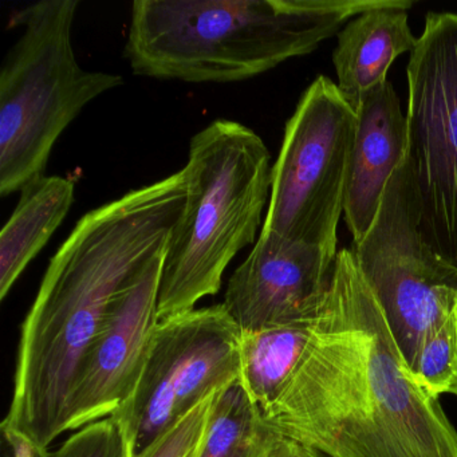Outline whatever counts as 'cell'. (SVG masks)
<instances>
[{
    "label": "cell",
    "mask_w": 457,
    "mask_h": 457,
    "mask_svg": "<svg viewBox=\"0 0 457 457\" xmlns=\"http://www.w3.org/2000/svg\"><path fill=\"white\" fill-rule=\"evenodd\" d=\"M263 416L317 457H457L456 428L414 381L347 248L306 353Z\"/></svg>",
    "instance_id": "obj_1"
},
{
    "label": "cell",
    "mask_w": 457,
    "mask_h": 457,
    "mask_svg": "<svg viewBox=\"0 0 457 457\" xmlns=\"http://www.w3.org/2000/svg\"><path fill=\"white\" fill-rule=\"evenodd\" d=\"M183 170L79 219L42 278L21 328L2 427L41 449L62 435L79 365L117 296L167 250L186 202Z\"/></svg>",
    "instance_id": "obj_2"
},
{
    "label": "cell",
    "mask_w": 457,
    "mask_h": 457,
    "mask_svg": "<svg viewBox=\"0 0 457 457\" xmlns=\"http://www.w3.org/2000/svg\"><path fill=\"white\" fill-rule=\"evenodd\" d=\"M392 0H137L124 57L133 73L189 84L261 76L310 54L353 17Z\"/></svg>",
    "instance_id": "obj_3"
},
{
    "label": "cell",
    "mask_w": 457,
    "mask_h": 457,
    "mask_svg": "<svg viewBox=\"0 0 457 457\" xmlns=\"http://www.w3.org/2000/svg\"><path fill=\"white\" fill-rule=\"evenodd\" d=\"M187 195L160 278L159 320L216 295L232 259L255 242L271 192V154L258 133L216 120L189 143Z\"/></svg>",
    "instance_id": "obj_4"
},
{
    "label": "cell",
    "mask_w": 457,
    "mask_h": 457,
    "mask_svg": "<svg viewBox=\"0 0 457 457\" xmlns=\"http://www.w3.org/2000/svg\"><path fill=\"white\" fill-rule=\"evenodd\" d=\"M79 0H41L12 14L21 28L0 71V195L44 178L66 128L96 98L124 84L119 74L90 71L74 52Z\"/></svg>",
    "instance_id": "obj_5"
},
{
    "label": "cell",
    "mask_w": 457,
    "mask_h": 457,
    "mask_svg": "<svg viewBox=\"0 0 457 457\" xmlns=\"http://www.w3.org/2000/svg\"><path fill=\"white\" fill-rule=\"evenodd\" d=\"M355 132L352 106L330 79L318 77L286 124L262 231L338 255L337 228Z\"/></svg>",
    "instance_id": "obj_6"
},
{
    "label": "cell",
    "mask_w": 457,
    "mask_h": 457,
    "mask_svg": "<svg viewBox=\"0 0 457 457\" xmlns=\"http://www.w3.org/2000/svg\"><path fill=\"white\" fill-rule=\"evenodd\" d=\"M406 73L405 164L417 231L457 269V14L427 15Z\"/></svg>",
    "instance_id": "obj_7"
},
{
    "label": "cell",
    "mask_w": 457,
    "mask_h": 457,
    "mask_svg": "<svg viewBox=\"0 0 457 457\" xmlns=\"http://www.w3.org/2000/svg\"><path fill=\"white\" fill-rule=\"evenodd\" d=\"M242 330L223 304L159 320L132 397L113 414L132 457L213 393L240 378Z\"/></svg>",
    "instance_id": "obj_8"
},
{
    "label": "cell",
    "mask_w": 457,
    "mask_h": 457,
    "mask_svg": "<svg viewBox=\"0 0 457 457\" xmlns=\"http://www.w3.org/2000/svg\"><path fill=\"white\" fill-rule=\"evenodd\" d=\"M352 253L408 365L422 338L456 312L457 269L417 231L405 162L390 179L373 227L353 242Z\"/></svg>",
    "instance_id": "obj_9"
},
{
    "label": "cell",
    "mask_w": 457,
    "mask_h": 457,
    "mask_svg": "<svg viewBox=\"0 0 457 457\" xmlns=\"http://www.w3.org/2000/svg\"><path fill=\"white\" fill-rule=\"evenodd\" d=\"M164 253L117 296L77 371L66 401L63 432L113 416L135 392L159 323Z\"/></svg>",
    "instance_id": "obj_10"
},
{
    "label": "cell",
    "mask_w": 457,
    "mask_h": 457,
    "mask_svg": "<svg viewBox=\"0 0 457 457\" xmlns=\"http://www.w3.org/2000/svg\"><path fill=\"white\" fill-rule=\"evenodd\" d=\"M336 262L322 248L262 231L229 278L221 304L242 333L315 318Z\"/></svg>",
    "instance_id": "obj_11"
},
{
    "label": "cell",
    "mask_w": 457,
    "mask_h": 457,
    "mask_svg": "<svg viewBox=\"0 0 457 457\" xmlns=\"http://www.w3.org/2000/svg\"><path fill=\"white\" fill-rule=\"evenodd\" d=\"M355 114L344 215L353 242H360L376 221L390 179L405 162L408 121L389 81L363 95Z\"/></svg>",
    "instance_id": "obj_12"
},
{
    "label": "cell",
    "mask_w": 457,
    "mask_h": 457,
    "mask_svg": "<svg viewBox=\"0 0 457 457\" xmlns=\"http://www.w3.org/2000/svg\"><path fill=\"white\" fill-rule=\"evenodd\" d=\"M409 0H392L347 22L338 34L333 63L339 93L357 111L361 98L386 82V74L398 55L411 53L419 38L408 23Z\"/></svg>",
    "instance_id": "obj_13"
},
{
    "label": "cell",
    "mask_w": 457,
    "mask_h": 457,
    "mask_svg": "<svg viewBox=\"0 0 457 457\" xmlns=\"http://www.w3.org/2000/svg\"><path fill=\"white\" fill-rule=\"evenodd\" d=\"M74 200L76 184L61 176H44L21 191L20 202L0 232L2 301L65 220Z\"/></svg>",
    "instance_id": "obj_14"
},
{
    "label": "cell",
    "mask_w": 457,
    "mask_h": 457,
    "mask_svg": "<svg viewBox=\"0 0 457 457\" xmlns=\"http://www.w3.org/2000/svg\"><path fill=\"white\" fill-rule=\"evenodd\" d=\"M315 320L317 317L242 333L239 379L262 411L277 400L301 362L312 339Z\"/></svg>",
    "instance_id": "obj_15"
},
{
    "label": "cell",
    "mask_w": 457,
    "mask_h": 457,
    "mask_svg": "<svg viewBox=\"0 0 457 457\" xmlns=\"http://www.w3.org/2000/svg\"><path fill=\"white\" fill-rule=\"evenodd\" d=\"M279 437L237 379L216 393L199 457H266Z\"/></svg>",
    "instance_id": "obj_16"
},
{
    "label": "cell",
    "mask_w": 457,
    "mask_h": 457,
    "mask_svg": "<svg viewBox=\"0 0 457 457\" xmlns=\"http://www.w3.org/2000/svg\"><path fill=\"white\" fill-rule=\"evenodd\" d=\"M408 369L429 395L449 393L457 378V310L422 338Z\"/></svg>",
    "instance_id": "obj_17"
},
{
    "label": "cell",
    "mask_w": 457,
    "mask_h": 457,
    "mask_svg": "<svg viewBox=\"0 0 457 457\" xmlns=\"http://www.w3.org/2000/svg\"><path fill=\"white\" fill-rule=\"evenodd\" d=\"M44 457H132V448L121 425L111 416L76 430L54 451L46 449Z\"/></svg>",
    "instance_id": "obj_18"
},
{
    "label": "cell",
    "mask_w": 457,
    "mask_h": 457,
    "mask_svg": "<svg viewBox=\"0 0 457 457\" xmlns=\"http://www.w3.org/2000/svg\"><path fill=\"white\" fill-rule=\"evenodd\" d=\"M216 393L202 401L172 429L135 457H199Z\"/></svg>",
    "instance_id": "obj_19"
},
{
    "label": "cell",
    "mask_w": 457,
    "mask_h": 457,
    "mask_svg": "<svg viewBox=\"0 0 457 457\" xmlns=\"http://www.w3.org/2000/svg\"><path fill=\"white\" fill-rule=\"evenodd\" d=\"M2 433H4L7 448L10 449L9 457H44V452L46 449H41L34 445L31 441H29L25 436L21 435L17 430L2 428Z\"/></svg>",
    "instance_id": "obj_20"
},
{
    "label": "cell",
    "mask_w": 457,
    "mask_h": 457,
    "mask_svg": "<svg viewBox=\"0 0 457 457\" xmlns=\"http://www.w3.org/2000/svg\"><path fill=\"white\" fill-rule=\"evenodd\" d=\"M266 457H317L309 449L302 446L295 441L280 436L279 440L274 444Z\"/></svg>",
    "instance_id": "obj_21"
},
{
    "label": "cell",
    "mask_w": 457,
    "mask_h": 457,
    "mask_svg": "<svg viewBox=\"0 0 457 457\" xmlns=\"http://www.w3.org/2000/svg\"><path fill=\"white\" fill-rule=\"evenodd\" d=\"M449 393L451 395H453L454 397H457V378L456 381L453 382V385H452L451 390H449Z\"/></svg>",
    "instance_id": "obj_22"
}]
</instances>
